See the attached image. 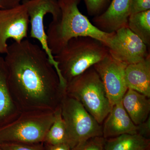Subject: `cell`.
<instances>
[{
  "label": "cell",
  "instance_id": "1",
  "mask_svg": "<svg viewBox=\"0 0 150 150\" xmlns=\"http://www.w3.org/2000/svg\"><path fill=\"white\" fill-rule=\"evenodd\" d=\"M6 54L9 90L21 112L60 108L65 89L42 47L28 40L15 41Z\"/></svg>",
  "mask_w": 150,
  "mask_h": 150
},
{
  "label": "cell",
  "instance_id": "2",
  "mask_svg": "<svg viewBox=\"0 0 150 150\" xmlns=\"http://www.w3.org/2000/svg\"><path fill=\"white\" fill-rule=\"evenodd\" d=\"M81 0H58L61 15L52 20L46 33L48 47L53 55L60 52L71 39L88 36L101 41L107 46L112 33L97 28L80 11Z\"/></svg>",
  "mask_w": 150,
  "mask_h": 150
},
{
  "label": "cell",
  "instance_id": "3",
  "mask_svg": "<svg viewBox=\"0 0 150 150\" xmlns=\"http://www.w3.org/2000/svg\"><path fill=\"white\" fill-rule=\"evenodd\" d=\"M108 48L101 41L84 36L71 39L58 54L54 55L58 63L61 85L66 84L104 59Z\"/></svg>",
  "mask_w": 150,
  "mask_h": 150
},
{
  "label": "cell",
  "instance_id": "4",
  "mask_svg": "<svg viewBox=\"0 0 150 150\" xmlns=\"http://www.w3.org/2000/svg\"><path fill=\"white\" fill-rule=\"evenodd\" d=\"M65 93L80 103L101 125L112 108L102 81L93 67L67 83Z\"/></svg>",
  "mask_w": 150,
  "mask_h": 150
},
{
  "label": "cell",
  "instance_id": "5",
  "mask_svg": "<svg viewBox=\"0 0 150 150\" xmlns=\"http://www.w3.org/2000/svg\"><path fill=\"white\" fill-rule=\"evenodd\" d=\"M55 118V112H21L15 119L0 126V144L43 143Z\"/></svg>",
  "mask_w": 150,
  "mask_h": 150
},
{
  "label": "cell",
  "instance_id": "6",
  "mask_svg": "<svg viewBox=\"0 0 150 150\" xmlns=\"http://www.w3.org/2000/svg\"><path fill=\"white\" fill-rule=\"evenodd\" d=\"M61 113L71 149L95 137H103V128L83 105L66 93L61 104Z\"/></svg>",
  "mask_w": 150,
  "mask_h": 150
},
{
  "label": "cell",
  "instance_id": "7",
  "mask_svg": "<svg viewBox=\"0 0 150 150\" xmlns=\"http://www.w3.org/2000/svg\"><path fill=\"white\" fill-rule=\"evenodd\" d=\"M26 6L31 25L30 37L37 39L41 47L48 55L60 77L58 63L54 59L47 43V35L44 29V19L47 13H50L53 20L59 18L61 10L58 0H23V3Z\"/></svg>",
  "mask_w": 150,
  "mask_h": 150
},
{
  "label": "cell",
  "instance_id": "8",
  "mask_svg": "<svg viewBox=\"0 0 150 150\" xmlns=\"http://www.w3.org/2000/svg\"><path fill=\"white\" fill-rule=\"evenodd\" d=\"M107 46L113 58L127 65L141 62L150 55L148 46L128 27L113 33Z\"/></svg>",
  "mask_w": 150,
  "mask_h": 150
},
{
  "label": "cell",
  "instance_id": "9",
  "mask_svg": "<svg viewBox=\"0 0 150 150\" xmlns=\"http://www.w3.org/2000/svg\"><path fill=\"white\" fill-rule=\"evenodd\" d=\"M127 65L114 59L109 53L93 67L99 75L112 105L122 101L128 89L125 81Z\"/></svg>",
  "mask_w": 150,
  "mask_h": 150
},
{
  "label": "cell",
  "instance_id": "10",
  "mask_svg": "<svg viewBox=\"0 0 150 150\" xmlns=\"http://www.w3.org/2000/svg\"><path fill=\"white\" fill-rule=\"evenodd\" d=\"M29 17L22 3L7 8H0V53L5 54L8 47L7 41L12 38L20 42L27 37Z\"/></svg>",
  "mask_w": 150,
  "mask_h": 150
},
{
  "label": "cell",
  "instance_id": "11",
  "mask_svg": "<svg viewBox=\"0 0 150 150\" xmlns=\"http://www.w3.org/2000/svg\"><path fill=\"white\" fill-rule=\"evenodd\" d=\"M131 0H112L104 13L93 18L94 25L101 31L109 33L128 27L131 14Z\"/></svg>",
  "mask_w": 150,
  "mask_h": 150
},
{
  "label": "cell",
  "instance_id": "12",
  "mask_svg": "<svg viewBox=\"0 0 150 150\" xmlns=\"http://www.w3.org/2000/svg\"><path fill=\"white\" fill-rule=\"evenodd\" d=\"M103 123V137L105 139L124 134H138V126L131 120L122 101L112 105Z\"/></svg>",
  "mask_w": 150,
  "mask_h": 150
},
{
  "label": "cell",
  "instance_id": "13",
  "mask_svg": "<svg viewBox=\"0 0 150 150\" xmlns=\"http://www.w3.org/2000/svg\"><path fill=\"white\" fill-rule=\"evenodd\" d=\"M125 81L128 89L150 98V55L141 62L127 65Z\"/></svg>",
  "mask_w": 150,
  "mask_h": 150
},
{
  "label": "cell",
  "instance_id": "14",
  "mask_svg": "<svg viewBox=\"0 0 150 150\" xmlns=\"http://www.w3.org/2000/svg\"><path fill=\"white\" fill-rule=\"evenodd\" d=\"M122 103L131 120L137 126L144 123L149 117L150 98L144 95L128 88Z\"/></svg>",
  "mask_w": 150,
  "mask_h": 150
},
{
  "label": "cell",
  "instance_id": "15",
  "mask_svg": "<svg viewBox=\"0 0 150 150\" xmlns=\"http://www.w3.org/2000/svg\"><path fill=\"white\" fill-rule=\"evenodd\" d=\"M20 113L9 90L4 59L0 56V126L13 121Z\"/></svg>",
  "mask_w": 150,
  "mask_h": 150
},
{
  "label": "cell",
  "instance_id": "16",
  "mask_svg": "<svg viewBox=\"0 0 150 150\" xmlns=\"http://www.w3.org/2000/svg\"><path fill=\"white\" fill-rule=\"evenodd\" d=\"M105 150H150V139L138 134L105 139Z\"/></svg>",
  "mask_w": 150,
  "mask_h": 150
},
{
  "label": "cell",
  "instance_id": "17",
  "mask_svg": "<svg viewBox=\"0 0 150 150\" xmlns=\"http://www.w3.org/2000/svg\"><path fill=\"white\" fill-rule=\"evenodd\" d=\"M127 26L150 48V10L131 14L128 20Z\"/></svg>",
  "mask_w": 150,
  "mask_h": 150
},
{
  "label": "cell",
  "instance_id": "18",
  "mask_svg": "<svg viewBox=\"0 0 150 150\" xmlns=\"http://www.w3.org/2000/svg\"><path fill=\"white\" fill-rule=\"evenodd\" d=\"M43 143L51 145L68 144L67 129L62 118L61 107L55 112L54 122L47 132Z\"/></svg>",
  "mask_w": 150,
  "mask_h": 150
},
{
  "label": "cell",
  "instance_id": "19",
  "mask_svg": "<svg viewBox=\"0 0 150 150\" xmlns=\"http://www.w3.org/2000/svg\"><path fill=\"white\" fill-rule=\"evenodd\" d=\"M105 139L95 137L77 145L71 150H105Z\"/></svg>",
  "mask_w": 150,
  "mask_h": 150
},
{
  "label": "cell",
  "instance_id": "20",
  "mask_svg": "<svg viewBox=\"0 0 150 150\" xmlns=\"http://www.w3.org/2000/svg\"><path fill=\"white\" fill-rule=\"evenodd\" d=\"M2 150H44L43 143L36 144L7 143L0 144Z\"/></svg>",
  "mask_w": 150,
  "mask_h": 150
},
{
  "label": "cell",
  "instance_id": "21",
  "mask_svg": "<svg viewBox=\"0 0 150 150\" xmlns=\"http://www.w3.org/2000/svg\"><path fill=\"white\" fill-rule=\"evenodd\" d=\"M88 13L90 15L100 14L109 0H84Z\"/></svg>",
  "mask_w": 150,
  "mask_h": 150
},
{
  "label": "cell",
  "instance_id": "22",
  "mask_svg": "<svg viewBox=\"0 0 150 150\" xmlns=\"http://www.w3.org/2000/svg\"><path fill=\"white\" fill-rule=\"evenodd\" d=\"M150 10V0H131V14Z\"/></svg>",
  "mask_w": 150,
  "mask_h": 150
},
{
  "label": "cell",
  "instance_id": "23",
  "mask_svg": "<svg viewBox=\"0 0 150 150\" xmlns=\"http://www.w3.org/2000/svg\"><path fill=\"white\" fill-rule=\"evenodd\" d=\"M137 133L143 137L150 139V116L144 123L138 125Z\"/></svg>",
  "mask_w": 150,
  "mask_h": 150
},
{
  "label": "cell",
  "instance_id": "24",
  "mask_svg": "<svg viewBox=\"0 0 150 150\" xmlns=\"http://www.w3.org/2000/svg\"><path fill=\"white\" fill-rule=\"evenodd\" d=\"M43 143L44 150H71L69 146L67 144L51 145Z\"/></svg>",
  "mask_w": 150,
  "mask_h": 150
},
{
  "label": "cell",
  "instance_id": "25",
  "mask_svg": "<svg viewBox=\"0 0 150 150\" xmlns=\"http://www.w3.org/2000/svg\"><path fill=\"white\" fill-rule=\"evenodd\" d=\"M22 0H0V8H7L19 4Z\"/></svg>",
  "mask_w": 150,
  "mask_h": 150
},
{
  "label": "cell",
  "instance_id": "26",
  "mask_svg": "<svg viewBox=\"0 0 150 150\" xmlns=\"http://www.w3.org/2000/svg\"><path fill=\"white\" fill-rule=\"evenodd\" d=\"M0 150H2V149H1V146H0Z\"/></svg>",
  "mask_w": 150,
  "mask_h": 150
}]
</instances>
